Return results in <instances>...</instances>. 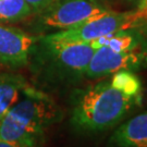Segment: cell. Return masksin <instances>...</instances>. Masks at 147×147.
<instances>
[{
  "label": "cell",
  "mask_w": 147,
  "mask_h": 147,
  "mask_svg": "<svg viewBox=\"0 0 147 147\" xmlns=\"http://www.w3.org/2000/svg\"><path fill=\"white\" fill-rule=\"evenodd\" d=\"M142 97H133L101 81L76 90L71 99L70 122L80 133H98L118 124L141 104Z\"/></svg>",
  "instance_id": "cell-1"
},
{
  "label": "cell",
  "mask_w": 147,
  "mask_h": 147,
  "mask_svg": "<svg viewBox=\"0 0 147 147\" xmlns=\"http://www.w3.org/2000/svg\"><path fill=\"white\" fill-rule=\"evenodd\" d=\"M62 118V111L47 94L27 86L0 121V138L23 147H39L46 132Z\"/></svg>",
  "instance_id": "cell-2"
},
{
  "label": "cell",
  "mask_w": 147,
  "mask_h": 147,
  "mask_svg": "<svg viewBox=\"0 0 147 147\" xmlns=\"http://www.w3.org/2000/svg\"><path fill=\"white\" fill-rule=\"evenodd\" d=\"M94 51L88 42H53L40 36L32 50L28 63L42 84H71L85 76Z\"/></svg>",
  "instance_id": "cell-3"
},
{
  "label": "cell",
  "mask_w": 147,
  "mask_h": 147,
  "mask_svg": "<svg viewBox=\"0 0 147 147\" xmlns=\"http://www.w3.org/2000/svg\"><path fill=\"white\" fill-rule=\"evenodd\" d=\"M112 11L96 0H57L46 10L34 14L28 27L34 33L64 31Z\"/></svg>",
  "instance_id": "cell-4"
},
{
  "label": "cell",
  "mask_w": 147,
  "mask_h": 147,
  "mask_svg": "<svg viewBox=\"0 0 147 147\" xmlns=\"http://www.w3.org/2000/svg\"><path fill=\"white\" fill-rule=\"evenodd\" d=\"M146 20L147 18L140 10L125 12H116L112 10L106 14L85 22L79 26L55 32L44 36L53 42H89L118 32L133 30Z\"/></svg>",
  "instance_id": "cell-5"
},
{
  "label": "cell",
  "mask_w": 147,
  "mask_h": 147,
  "mask_svg": "<svg viewBox=\"0 0 147 147\" xmlns=\"http://www.w3.org/2000/svg\"><path fill=\"white\" fill-rule=\"evenodd\" d=\"M145 57L143 49L130 51H117L107 46L95 49L90 58L85 76L89 79L102 78L121 71L135 70L141 64Z\"/></svg>",
  "instance_id": "cell-6"
},
{
  "label": "cell",
  "mask_w": 147,
  "mask_h": 147,
  "mask_svg": "<svg viewBox=\"0 0 147 147\" xmlns=\"http://www.w3.org/2000/svg\"><path fill=\"white\" fill-rule=\"evenodd\" d=\"M39 37L0 23V63L13 69L25 67Z\"/></svg>",
  "instance_id": "cell-7"
},
{
  "label": "cell",
  "mask_w": 147,
  "mask_h": 147,
  "mask_svg": "<svg viewBox=\"0 0 147 147\" xmlns=\"http://www.w3.org/2000/svg\"><path fill=\"white\" fill-rule=\"evenodd\" d=\"M113 147H147V111L121 124L109 140Z\"/></svg>",
  "instance_id": "cell-8"
},
{
  "label": "cell",
  "mask_w": 147,
  "mask_h": 147,
  "mask_svg": "<svg viewBox=\"0 0 147 147\" xmlns=\"http://www.w3.org/2000/svg\"><path fill=\"white\" fill-rule=\"evenodd\" d=\"M28 86L26 79L18 73L0 74V121L21 97Z\"/></svg>",
  "instance_id": "cell-9"
},
{
  "label": "cell",
  "mask_w": 147,
  "mask_h": 147,
  "mask_svg": "<svg viewBox=\"0 0 147 147\" xmlns=\"http://www.w3.org/2000/svg\"><path fill=\"white\" fill-rule=\"evenodd\" d=\"M143 42L144 39L141 34L133 32V30H127L118 32L108 36L100 37L89 42L88 44L94 49H97L101 46H107L117 51H130L142 49L144 45Z\"/></svg>",
  "instance_id": "cell-10"
},
{
  "label": "cell",
  "mask_w": 147,
  "mask_h": 147,
  "mask_svg": "<svg viewBox=\"0 0 147 147\" xmlns=\"http://www.w3.org/2000/svg\"><path fill=\"white\" fill-rule=\"evenodd\" d=\"M33 16L25 0H0V23H16Z\"/></svg>",
  "instance_id": "cell-11"
},
{
  "label": "cell",
  "mask_w": 147,
  "mask_h": 147,
  "mask_svg": "<svg viewBox=\"0 0 147 147\" xmlns=\"http://www.w3.org/2000/svg\"><path fill=\"white\" fill-rule=\"evenodd\" d=\"M110 84L112 87L127 96L142 97L141 80L130 70H121L113 73V76L110 80Z\"/></svg>",
  "instance_id": "cell-12"
},
{
  "label": "cell",
  "mask_w": 147,
  "mask_h": 147,
  "mask_svg": "<svg viewBox=\"0 0 147 147\" xmlns=\"http://www.w3.org/2000/svg\"><path fill=\"white\" fill-rule=\"evenodd\" d=\"M25 1L31 7L33 16H34V14H37L42 11L46 10L48 7H50L57 0H25Z\"/></svg>",
  "instance_id": "cell-13"
},
{
  "label": "cell",
  "mask_w": 147,
  "mask_h": 147,
  "mask_svg": "<svg viewBox=\"0 0 147 147\" xmlns=\"http://www.w3.org/2000/svg\"><path fill=\"white\" fill-rule=\"evenodd\" d=\"M0 147H23L21 145H18L16 143L9 142V141H5L0 138Z\"/></svg>",
  "instance_id": "cell-14"
},
{
  "label": "cell",
  "mask_w": 147,
  "mask_h": 147,
  "mask_svg": "<svg viewBox=\"0 0 147 147\" xmlns=\"http://www.w3.org/2000/svg\"><path fill=\"white\" fill-rule=\"evenodd\" d=\"M138 10L147 18V0H143L142 2L138 5Z\"/></svg>",
  "instance_id": "cell-15"
},
{
  "label": "cell",
  "mask_w": 147,
  "mask_h": 147,
  "mask_svg": "<svg viewBox=\"0 0 147 147\" xmlns=\"http://www.w3.org/2000/svg\"><path fill=\"white\" fill-rule=\"evenodd\" d=\"M125 1H127L129 3H132V5H138L141 2H142L143 0H125Z\"/></svg>",
  "instance_id": "cell-16"
},
{
  "label": "cell",
  "mask_w": 147,
  "mask_h": 147,
  "mask_svg": "<svg viewBox=\"0 0 147 147\" xmlns=\"http://www.w3.org/2000/svg\"><path fill=\"white\" fill-rule=\"evenodd\" d=\"M96 1H99V2H100V1H102V0H96Z\"/></svg>",
  "instance_id": "cell-17"
},
{
  "label": "cell",
  "mask_w": 147,
  "mask_h": 147,
  "mask_svg": "<svg viewBox=\"0 0 147 147\" xmlns=\"http://www.w3.org/2000/svg\"><path fill=\"white\" fill-rule=\"evenodd\" d=\"M146 61H147V57H146Z\"/></svg>",
  "instance_id": "cell-18"
}]
</instances>
